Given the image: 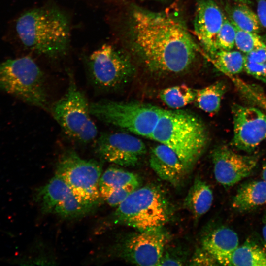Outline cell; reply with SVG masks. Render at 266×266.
Wrapping results in <instances>:
<instances>
[{
  "instance_id": "obj_25",
  "label": "cell",
  "mask_w": 266,
  "mask_h": 266,
  "mask_svg": "<svg viewBox=\"0 0 266 266\" xmlns=\"http://www.w3.org/2000/svg\"><path fill=\"white\" fill-rule=\"evenodd\" d=\"M140 179L136 174L116 167H110L102 173L99 187L118 188L128 186L139 187Z\"/></svg>"
},
{
  "instance_id": "obj_26",
  "label": "cell",
  "mask_w": 266,
  "mask_h": 266,
  "mask_svg": "<svg viewBox=\"0 0 266 266\" xmlns=\"http://www.w3.org/2000/svg\"><path fill=\"white\" fill-rule=\"evenodd\" d=\"M244 55L246 72L266 83V48L259 49Z\"/></svg>"
},
{
  "instance_id": "obj_5",
  "label": "cell",
  "mask_w": 266,
  "mask_h": 266,
  "mask_svg": "<svg viewBox=\"0 0 266 266\" xmlns=\"http://www.w3.org/2000/svg\"><path fill=\"white\" fill-rule=\"evenodd\" d=\"M0 90L30 105L47 107L44 74L30 57L9 59L0 63Z\"/></svg>"
},
{
  "instance_id": "obj_28",
  "label": "cell",
  "mask_w": 266,
  "mask_h": 266,
  "mask_svg": "<svg viewBox=\"0 0 266 266\" xmlns=\"http://www.w3.org/2000/svg\"><path fill=\"white\" fill-rule=\"evenodd\" d=\"M236 29L234 25L225 18L215 40L217 51L219 50H231L235 46Z\"/></svg>"
},
{
  "instance_id": "obj_9",
  "label": "cell",
  "mask_w": 266,
  "mask_h": 266,
  "mask_svg": "<svg viewBox=\"0 0 266 266\" xmlns=\"http://www.w3.org/2000/svg\"><path fill=\"white\" fill-rule=\"evenodd\" d=\"M94 85L104 91L115 90L126 83L133 73L130 58L114 45L105 43L93 51L87 61Z\"/></svg>"
},
{
  "instance_id": "obj_1",
  "label": "cell",
  "mask_w": 266,
  "mask_h": 266,
  "mask_svg": "<svg viewBox=\"0 0 266 266\" xmlns=\"http://www.w3.org/2000/svg\"><path fill=\"white\" fill-rule=\"evenodd\" d=\"M127 29L131 49L152 72H182L195 61L197 44L183 23L172 15L135 7Z\"/></svg>"
},
{
  "instance_id": "obj_34",
  "label": "cell",
  "mask_w": 266,
  "mask_h": 266,
  "mask_svg": "<svg viewBox=\"0 0 266 266\" xmlns=\"http://www.w3.org/2000/svg\"><path fill=\"white\" fill-rule=\"evenodd\" d=\"M262 175L263 180L266 182V158L263 166Z\"/></svg>"
},
{
  "instance_id": "obj_16",
  "label": "cell",
  "mask_w": 266,
  "mask_h": 266,
  "mask_svg": "<svg viewBox=\"0 0 266 266\" xmlns=\"http://www.w3.org/2000/svg\"><path fill=\"white\" fill-rule=\"evenodd\" d=\"M149 163L159 177L175 185L179 183L187 171L177 155L171 149L161 143L151 148Z\"/></svg>"
},
{
  "instance_id": "obj_31",
  "label": "cell",
  "mask_w": 266,
  "mask_h": 266,
  "mask_svg": "<svg viewBox=\"0 0 266 266\" xmlns=\"http://www.w3.org/2000/svg\"><path fill=\"white\" fill-rule=\"evenodd\" d=\"M257 11L261 26L266 28V0H257Z\"/></svg>"
},
{
  "instance_id": "obj_36",
  "label": "cell",
  "mask_w": 266,
  "mask_h": 266,
  "mask_svg": "<svg viewBox=\"0 0 266 266\" xmlns=\"http://www.w3.org/2000/svg\"><path fill=\"white\" fill-rule=\"evenodd\" d=\"M242 2L243 3H245L248 1V0H239Z\"/></svg>"
},
{
  "instance_id": "obj_21",
  "label": "cell",
  "mask_w": 266,
  "mask_h": 266,
  "mask_svg": "<svg viewBox=\"0 0 266 266\" xmlns=\"http://www.w3.org/2000/svg\"><path fill=\"white\" fill-rule=\"evenodd\" d=\"M231 265L266 266V252L253 241L247 240L233 253Z\"/></svg>"
},
{
  "instance_id": "obj_3",
  "label": "cell",
  "mask_w": 266,
  "mask_h": 266,
  "mask_svg": "<svg viewBox=\"0 0 266 266\" xmlns=\"http://www.w3.org/2000/svg\"><path fill=\"white\" fill-rule=\"evenodd\" d=\"M150 138L171 149L187 171L206 148L208 135L205 125L194 115L165 110Z\"/></svg>"
},
{
  "instance_id": "obj_37",
  "label": "cell",
  "mask_w": 266,
  "mask_h": 266,
  "mask_svg": "<svg viewBox=\"0 0 266 266\" xmlns=\"http://www.w3.org/2000/svg\"></svg>"
},
{
  "instance_id": "obj_12",
  "label": "cell",
  "mask_w": 266,
  "mask_h": 266,
  "mask_svg": "<svg viewBox=\"0 0 266 266\" xmlns=\"http://www.w3.org/2000/svg\"><path fill=\"white\" fill-rule=\"evenodd\" d=\"M233 121L232 145L250 153L266 139V114L251 106L234 104L232 107Z\"/></svg>"
},
{
  "instance_id": "obj_10",
  "label": "cell",
  "mask_w": 266,
  "mask_h": 266,
  "mask_svg": "<svg viewBox=\"0 0 266 266\" xmlns=\"http://www.w3.org/2000/svg\"><path fill=\"white\" fill-rule=\"evenodd\" d=\"M35 199L43 213L66 218L81 217L94 207L81 203L67 184L56 173L37 190Z\"/></svg>"
},
{
  "instance_id": "obj_20",
  "label": "cell",
  "mask_w": 266,
  "mask_h": 266,
  "mask_svg": "<svg viewBox=\"0 0 266 266\" xmlns=\"http://www.w3.org/2000/svg\"><path fill=\"white\" fill-rule=\"evenodd\" d=\"M227 86L223 81H217L197 90L195 100L198 107L209 113L217 112L220 109Z\"/></svg>"
},
{
  "instance_id": "obj_4",
  "label": "cell",
  "mask_w": 266,
  "mask_h": 266,
  "mask_svg": "<svg viewBox=\"0 0 266 266\" xmlns=\"http://www.w3.org/2000/svg\"><path fill=\"white\" fill-rule=\"evenodd\" d=\"M169 216V205L164 193L158 187L149 185L132 192L117 206L113 219L116 224L143 232L161 229Z\"/></svg>"
},
{
  "instance_id": "obj_14",
  "label": "cell",
  "mask_w": 266,
  "mask_h": 266,
  "mask_svg": "<svg viewBox=\"0 0 266 266\" xmlns=\"http://www.w3.org/2000/svg\"><path fill=\"white\" fill-rule=\"evenodd\" d=\"M211 157L215 178L225 188L232 187L249 176L258 161L255 155L237 153L225 145L216 147L212 151Z\"/></svg>"
},
{
  "instance_id": "obj_6",
  "label": "cell",
  "mask_w": 266,
  "mask_h": 266,
  "mask_svg": "<svg viewBox=\"0 0 266 266\" xmlns=\"http://www.w3.org/2000/svg\"><path fill=\"white\" fill-rule=\"evenodd\" d=\"M90 111L104 123L150 138L165 109L138 102L103 100L90 104Z\"/></svg>"
},
{
  "instance_id": "obj_22",
  "label": "cell",
  "mask_w": 266,
  "mask_h": 266,
  "mask_svg": "<svg viewBox=\"0 0 266 266\" xmlns=\"http://www.w3.org/2000/svg\"><path fill=\"white\" fill-rule=\"evenodd\" d=\"M210 58L215 67L227 75H236L244 70L245 55L240 51L219 50Z\"/></svg>"
},
{
  "instance_id": "obj_30",
  "label": "cell",
  "mask_w": 266,
  "mask_h": 266,
  "mask_svg": "<svg viewBox=\"0 0 266 266\" xmlns=\"http://www.w3.org/2000/svg\"><path fill=\"white\" fill-rule=\"evenodd\" d=\"M218 264L215 258L206 250L202 247L195 251L189 265L195 266H213Z\"/></svg>"
},
{
  "instance_id": "obj_23",
  "label": "cell",
  "mask_w": 266,
  "mask_h": 266,
  "mask_svg": "<svg viewBox=\"0 0 266 266\" xmlns=\"http://www.w3.org/2000/svg\"><path fill=\"white\" fill-rule=\"evenodd\" d=\"M230 20L239 29L255 33L260 31L261 23L258 16L245 3H239L227 9Z\"/></svg>"
},
{
  "instance_id": "obj_33",
  "label": "cell",
  "mask_w": 266,
  "mask_h": 266,
  "mask_svg": "<svg viewBox=\"0 0 266 266\" xmlns=\"http://www.w3.org/2000/svg\"><path fill=\"white\" fill-rule=\"evenodd\" d=\"M262 236L264 242V245L266 248V214L263 219Z\"/></svg>"
},
{
  "instance_id": "obj_18",
  "label": "cell",
  "mask_w": 266,
  "mask_h": 266,
  "mask_svg": "<svg viewBox=\"0 0 266 266\" xmlns=\"http://www.w3.org/2000/svg\"><path fill=\"white\" fill-rule=\"evenodd\" d=\"M266 204V182L252 180L242 184L234 196L232 206L238 211H249Z\"/></svg>"
},
{
  "instance_id": "obj_17",
  "label": "cell",
  "mask_w": 266,
  "mask_h": 266,
  "mask_svg": "<svg viewBox=\"0 0 266 266\" xmlns=\"http://www.w3.org/2000/svg\"><path fill=\"white\" fill-rule=\"evenodd\" d=\"M239 246L237 234L227 227L218 228L207 234L202 246L216 260L219 264L231 266L233 253Z\"/></svg>"
},
{
  "instance_id": "obj_11",
  "label": "cell",
  "mask_w": 266,
  "mask_h": 266,
  "mask_svg": "<svg viewBox=\"0 0 266 266\" xmlns=\"http://www.w3.org/2000/svg\"><path fill=\"white\" fill-rule=\"evenodd\" d=\"M166 242L161 228L129 236L116 246V250L120 257L135 265L159 266Z\"/></svg>"
},
{
  "instance_id": "obj_29",
  "label": "cell",
  "mask_w": 266,
  "mask_h": 266,
  "mask_svg": "<svg viewBox=\"0 0 266 266\" xmlns=\"http://www.w3.org/2000/svg\"><path fill=\"white\" fill-rule=\"evenodd\" d=\"M138 188L134 186H128L118 188L99 187L100 198L110 206H119L134 190Z\"/></svg>"
},
{
  "instance_id": "obj_13",
  "label": "cell",
  "mask_w": 266,
  "mask_h": 266,
  "mask_svg": "<svg viewBox=\"0 0 266 266\" xmlns=\"http://www.w3.org/2000/svg\"><path fill=\"white\" fill-rule=\"evenodd\" d=\"M95 151L102 159L124 166H134L146 153L144 142L124 133H104L97 139Z\"/></svg>"
},
{
  "instance_id": "obj_15",
  "label": "cell",
  "mask_w": 266,
  "mask_h": 266,
  "mask_svg": "<svg viewBox=\"0 0 266 266\" xmlns=\"http://www.w3.org/2000/svg\"><path fill=\"white\" fill-rule=\"evenodd\" d=\"M225 18L214 0H198L194 21V31L210 57L217 52L216 37Z\"/></svg>"
},
{
  "instance_id": "obj_2",
  "label": "cell",
  "mask_w": 266,
  "mask_h": 266,
  "mask_svg": "<svg viewBox=\"0 0 266 266\" xmlns=\"http://www.w3.org/2000/svg\"><path fill=\"white\" fill-rule=\"evenodd\" d=\"M15 31L25 47L46 57H61L69 49L70 21L56 6H43L24 12L16 20Z\"/></svg>"
},
{
  "instance_id": "obj_8",
  "label": "cell",
  "mask_w": 266,
  "mask_h": 266,
  "mask_svg": "<svg viewBox=\"0 0 266 266\" xmlns=\"http://www.w3.org/2000/svg\"><path fill=\"white\" fill-rule=\"evenodd\" d=\"M55 173L67 184L81 203L95 207L99 202L102 167L98 162L83 159L72 150H67L61 156Z\"/></svg>"
},
{
  "instance_id": "obj_35",
  "label": "cell",
  "mask_w": 266,
  "mask_h": 266,
  "mask_svg": "<svg viewBox=\"0 0 266 266\" xmlns=\"http://www.w3.org/2000/svg\"><path fill=\"white\" fill-rule=\"evenodd\" d=\"M263 40L265 41V43L266 44V34H265V35L264 36Z\"/></svg>"
},
{
  "instance_id": "obj_24",
  "label": "cell",
  "mask_w": 266,
  "mask_h": 266,
  "mask_svg": "<svg viewBox=\"0 0 266 266\" xmlns=\"http://www.w3.org/2000/svg\"><path fill=\"white\" fill-rule=\"evenodd\" d=\"M197 90L185 85L174 86L161 90L160 98L169 107L180 108L195 100Z\"/></svg>"
},
{
  "instance_id": "obj_7",
  "label": "cell",
  "mask_w": 266,
  "mask_h": 266,
  "mask_svg": "<svg viewBox=\"0 0 266 266\" xmlns=\"http://www.w3.org/2000/svg\"><path fill=\"white\" fill-rule=\"evenodd\" d=\"M51 112L72 139L86 144L96 139L98 130L91 117L90 104L73 81L70 82L65 94L52 105Z\"/></svg>"
},
{
  "instance_id": "obj_32",
  "label": "cell",
  "mask_w": 266,
  "mask_h": 266,
  "mask_svg": "<svg viewBox=\"0 0 266 266\" xmlns=\"http://www.w3.org/2000/svg\"><path fill=\"white\" fill-rule=\"evenodd\" d=\"M182 262L167 253H164L159 266H180Z\"/></svg>"
},
{
  "instance_id": "obj_19",
  "label": "cell",
  "mask_w": 266,
  "mask_h": 266,
  "mask_svg": "<svg viewBox=\"0 0 266 266\" xmlns=\"http://www.w3.org/2000/svg\"><path fill=\"white\" fill-rule=\"evenodd\" d=\"M213 200V192L209 185L201 179L196 178L187 193L184 204L198 219L210 209Z\"/></svg>"
},
{
  "instance_id": "obj_27",
  "label": "cell",
  "mask_w": 266,
  "mask_h": 266,
  "mask_svg": "<svg viewBox=\"0 0 266 266\" xmlns=\"http://www.w3.org/2000/svg\"><path fill=\"white\" fill-rule=\"evenodd\" d=\"M234 26L236 29L235 46L239 51L246 54L259 49L266 48V43L257 33L244 31Z\"/></svg>"
}]
</instances>
